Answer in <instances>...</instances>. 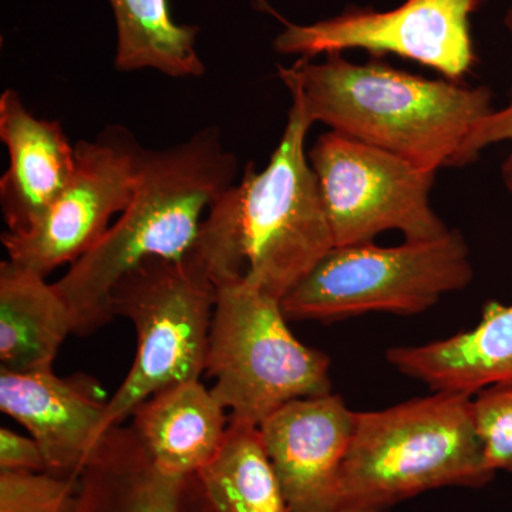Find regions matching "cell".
<instances>
[{"mask_svg": "<svg viewBox=\"0 0 512 512\" xmlns=\"http://www.w3.org/2000/svg\"><path fill=\"white\" fill-rule=\"evenodd\" d=\"M313 123L292 97L288 123L264 170L212 204L190 254L215 286L245 278L282 299L335 248L318 177L305 150Z\"/></svg>", "mask_w": 512, "mask_h": 512, "instance_id": "6da1fadb", "label": "cell"}, {"mask_svg": "<svg viewBox=\"0 0 512 512\" xmlns=\"http://www.w3.org/2000/svg\"><path fill=\"white\" fill-rule=\"evenodd\" d=\"M505 26L512 33V3L510 9H508L507 15H505Z\"/></svg>", "mask_w": 512, "mask_h": 512, "instance_id": "603a6c76", "label": "cell"}, {"mask_svg": "<svg viewBox=\"0 0 512 512\" xmlns=\"http://www.w3.org/2000/svg\"><path fill=\"white\" fill-rule=\"evenodd\" d=\"M286 320L281 301L245 278L217 286L205 373L229 420L259 427L293 400L332 393L329 356Z\"/></svg>", "mask_w": 512, "mask_h": 512, "instance_id": "5b68a950", "label": "cell"}, {"mask_svg": "<svg viewBox=\"0 0 512 512\" xmlns=\"http://www.w3.org/2000/svg\"><path fill=\"white\" fill-rule=\"evenodd\" d=\"M473 417L488 467L512 474V382L474 394Z\"/></svg>", "mask_w": 512, "mask_h": 512, "instance_id": "ffe728a7", "label": "cell"}, {"mask_svg": "<svg viewBox=\"0 0 512 512\" xmlns=\"http://www.w3.org/2000/svg\"><path fill=\"white\" fill-rule=\"evenodd\" d=\"M215 302L217 286L191 254L147 259L120 279L113 312L133 323L137 353L107 404V430L164 387L204 375Z\"/></svg>", "mask_w": 512, "mask_h": 512, "instance_id": "8992f818", "label": "cell"}, {"mask_svg": "<svg viewBox=\"0 0 512 512\" xmlns=\"http://www.w3.org/2000/svg\"><path fill=\"white\" fill-rule=\"evenodd\" d=\"M197 476L217 512H288L258 426L229 420L220 450Z\"/></svg>", "mask_w": 512, "mask_h": 512, "instance_id": "ac0fdd59", "label": "cell"}, {"mask_svg": "<svg viewBox=\"0 0 512 512\" xmlns=\"http://www.w3.org/2000/svg\"><path fill=\"white\" fill-rule=\"evenodd\" d=\"M473 417V396L433 392L373 412H356L340 471L338 512H392L447 487L494 480Z\"/></svg>", "mask_w": 512, "mask_h": 512, "instance_id": "277c9868", "label": "cell"}, {"mask_svg": "<svg viewBox=\"0 0 512 512\" xmlns=\"http://www.w3.org/2000/svg\"><path fill=\"white\" fill-rule=\"evenodd\" d=\"M474 278L463 235L335 247L281 301L289 320H342L373 312L416 315Z\"/></svg>", "mask_w": 512, "mask_h": 512, "instance_id": "52a82bcc", "label": "cell"}, {"mask_svg": "<svg viewBox=\"0 0 512 512\" xmlns=\"http://www.w3.org/2000/svg\"><path fill=\"white\" fill-rule=\"evenodd\" d=\"M0 140L9 154L0 178L3 220L10 234H25L72 180L76 147L60 123L37 119L13 89L0 96Z\"/></svg>", "mask_w": 512, "mask_h": 512, "instance_id": "4fadbf2b", "label": "cell"}, {"mask_svg": "<svg viewBox=\"0 0 512 512\" xmlns=\"http://www.w3.org/2000/svg\"><path fill=\"white\" fill-rule=\"evenodd\" d=\"M308 157L335 247L375 242L387 231L426 241L450 229L431 207L436 174L332 130L316 140Z\"/></svg>", "mask_w": 512, "mask_h": 512, "instance_id": "ba28073f", "label": "cell"}, {"mask_svg": "<svg viewBox=\"0 0 512 512\" xmlns=\"http://www.w3.org/2000/svg\"><path fill=\"white\" fill-rule=\"evenodd\" d=\"M107 404L99 382L87 375L0 369V410L29 431L56 476L80 477L107 433Z\"/></svg>", "mask_w": 512, "mask_h": 512, "instance_id": "7c38bea8", "label": "cell"}, {"mask_svg": "<svg viewBox=\"0 0 512 512\" xmlns=\"http://www.w3.org/2000/svg\"><path fill=\"white\" fill-rule=\"evenodd\" d=\"M356 412L338 394L285 404L259 426L288 512H338L340 471Z\"/></svg>", "mask_w": 512, "mask_h": 512, "instance_id": "8fae6325", "label": "cell"}, {"mask_svg": "<svg viewBox=\"0 0 512 512\" xmlns=\"http://www.w3.org/2000/svg\"><path fill=\"white\" fill-rule=\"evenodd\" d=\"M237 171V157L224 147L218 126L175 146L146 148L126 210L53 284L72 312L73 335H93L116 318L114 289L136 266L190 254L205 215L235 184Z\"/></svg>", "mask_w": 512, "mask_h": 512, "instance_id": "7a4b0ae2", "label": "cell"}, {"mask_svg": "<svg viewBox=\"0 0 512 512\" xmlns=\"http://www.w3.org/2000/svg\"><path fill=\"white\" fill-rule=\"evenodd\" d=\"M131 420L156 466L178 477L207 466L229 426L227 410L200 379L164 387L138 404Z\"/></svg>", "mask_w": 512, "mask_h": 512, "instance_id": "9a60e30c", "label": "cell"}, {"mask_svg": "<svg viewBox=\"0 0 512 512\" xmlns=\"http://www.w3.org/2000/svg\"><path fill=\"white\" fill-rule=\"evenodd\" d=\"M501 141H512V86L510 100L503 109L493 110L483 120L478 121L467 144V161L476 160L484 148ZM505 187L512 194V154L504 161L501 168Z\"/></svg>", "mask_w": 512, "mask_h": 512, "instance_id": "44dd1931", "label": "cell"}, {"mask_svg": "<svg viewBox=\"0 0 512 512\" xmlns=\"http://www.w3.org/2000/svg\"><path fill=\"white\" fill-rule=\"evenodd\" d=\"M279 76L313 123L434 174L468 164L474 127L494 110L488 87L424 79L382 62L352 63L340 53L319 63L299 59L279 67Z\"/></svg>", "mask_w": 512, "mask_h": 512, "instance_id": "3957f363", "label": "cell"}, {"mask_svg": "<svg viewBox=\"0 0 512 512\" xmlns=\"http://www.w3.org/2000/svg\"><path fill=\"white\" fill-rule=\"evenodd\" d=\"M485 0H406L387 12L349 8L312 25L284 20L276 52L313 59L363 49L373 56L396 55L460 82L476 63L470 16Z\"/></svg>", "mask_w": 512, "mask_h": 512, "instance_id": "30bf717a", "label": "cell"}, {"mask_svg": "<svg viewBox=\"0 0 512 512\" xmlns=\"http://www.w3.org/2000/svg\"><path fill=\"white\" fill-rule=\"evenodd\" d=\"M117 26L114 66L120 72L157 70L173 79L201 77L197 26L178 25L168 0H109Z\"/></svg>", "mask_w": 512, "mask_h": 512, "instance_id": "e0dca14e", "label": "cell"}, {"mask_svg": "<svg viewBox=\"0 0 512 512\" xmlns=\"http://www.w3.org/2000/svg\"><path fill=\"white\" fill-rule=\"evenodd\" d=\"M0 470L47 471L45 453L33 437L0 429Z\"/></svg>", "mask_w": 512, "mask_h": 512, "instance_id": "7402d4cb", "label": "cell"}, {"mask_svg": "<svg viewBox=\"0 0 512 512\" xmlns=\"http://www.w3.org/2000/svg\"><path fill=\"white\" fill-rule=\"evenodd\" d=\"M79 478L0 470V512H73Z\"/></svg>", "mask_w": 512, "mask_h": 512, "instance_id": "d6986e66", "label": "cell"}, {"mask_svg": "<svg viewBox=\"0 0 512 512\" xmlns=\"http://www.w3.org/2000/svg\"><path fill=\"white\" fill-rule=\"evenodd\" d=\"M74 147L72 180L42 220L25 234L2 235L9 261L45 278L87 254L106 234L111 218L126 210L146 150L121 124Z\"/></svg>", "mask_w": 512, "mask_h": 512, "instance_id": "9c48e42d", "label": "cell"}, {"mask_svg": "<svg viewBox=\"0 0 512 512\" xmlns=\"http://www.w3.org/2000/svg\"><path fill=\"white\" fill-rule=\"evenodd\" d=\"M73 330L72 312L55 285L9 259L0 264V369L53 367Z\"/></svg>", "mask_w": 512, "mask_h": 512, "instance_id": "2e32d148", "label": "cell"}, {"mask_svg": "<svg viewBox=\"0 0 512 512\" xmlns=\"http://www.w3.org/2000/svg\"><path fill=\"white\" fill-rule=\"evenodd\" d=\"M386 360L433 392L474 396L512 382V303L488 302L473 329L424 345L397 346L387 350Z\"/></svg>", "mask_w": 512, "mask_h": 512, "instance_id": "5bb4252c", "label": "cell"}]
</instances>
